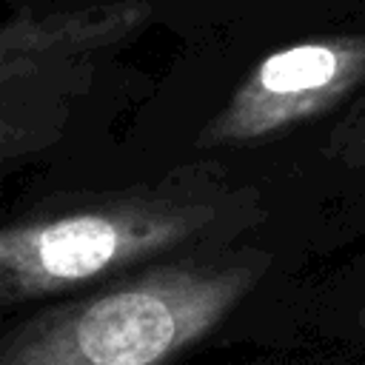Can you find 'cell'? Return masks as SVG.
Here are the masks:
<instances>
[{"label":"cell","instance_id":"cell-3","mask_svg":"<svg viewBox=\"0 0 365 365\" xmlns=\"http://www.w3.org/2000/svg\"><path fill=\"white\" fill-rule=\"evenodd\" d=\"M365 80V34L294 43L259 60L200 131L197 145H251L322 117Z\"/></svg>","mask_w":365,"mask_h":365},{"label":"cell","instance_id":"cell-5","mask_svg":"<svg viewBox=\"0 0 365 365\" xmlns=\"http://www.w3.org/2000/svg\"><path fill=\"white\" fill-rule=\"evenodd\" d=\"M336 151L348 163H365V106L336 134Z\"/></svg>","mask_w":365,"mask_h":365},{"label":"cell","instance_id":"cell-1","mask_svg":"<svg viewBox=\"0 0 365 365\" xmlns=\"http://www.w3.org/2000/svg\"><path fill=\"white\" fill-rule=\"evenodd\" d=\"M262 259L151 268L20 325L0 365H165L211 334L254 288Z\"/></svg>","mask_w":365,"mask_h":365},{"label":"cell","instance_id":"cell-4","mask_svg":"<svg viewBox=\"0 0 365 365\" xmlns=\"http://www.w3.org/2000/svg\"><path fill=\"white\" fill-rule=\"evenodd\" d=\"M148 11L151 9L143 0H125V3L54 11L46 17H37L31 11H20L9 17L0 34L3 88L43 68L48 60H66L125 40L128 34L145 26Z\"/></svg>","mask_w":365,"mask_h":365},{"label":"cell","instance_id":"cell-2","mask_svg":"<svg viewBox=\"0 0 365 365\" xmlns=\"http://www.w3.org/2000/svg\"><path fill=\"white\" fill-rule=\"evenodd\" d=\"M211 220L205 200L131 191L11 222L0 234V297L14 305L91 282L194 240Z\"/></svg>","mask_w":365,"mask_h":365},{"label":"cell","instance_id":"cell-6","mask_svg":"<svg viewBox=\"0 0 365 365\" xmlns=\"http://www.w3.org/2000/svg\"><path fill=\"white\" fill-rule=\"evenodd\" d=\"M362 322H365V314H362Z\"/></svg>","mask_w":365,"mask_h":365}]
</instances>
